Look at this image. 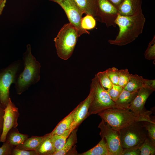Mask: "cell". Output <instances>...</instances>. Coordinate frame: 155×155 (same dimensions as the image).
<instances>
[{"instance_id": "obj_5", "label": "cell", "mask_w": 155, "mask_h": 155, "mask_svg": "<svg viewBox=\"0 0 155 155\" xmlns=\"http://www.w3.org/2000/svg\"><path fill=\"white\" fill-rule=\"evenodd\" d=\"M22 63V61L18 60L0 69V103L4 108L10 98L9 89L11 85L14 83L21 72Z\"/></svg>"}, {"instance_id": "obj_7", "label": "cell", "mask_w": 155, "mask_h": 155, "mask_svg": "<svg viewBox=\"0 0 155 155\" xmlns=\"http://www.w3.org/2000/svg\"><path fill=\"white\" fill-rule=\"evenodd\" d=\"M123 149L140 146L148 137L143 121L135 122L119 131Z\"/></svg>"}, {"instance_id": "obj_18", "label": "cell", "mask_w": 155, "mask_h": 155, "mask_svg": "<svg viewBox=\"0 0 155 155\" xmlns=\"http://www.w3.org/2000/svg\"><path fill=\"white\" fill-rule=\"evenodd\" d=\"M146 80L141 76L131 74L129 80L123 89L132 92L137 91L145 86Z\"/></svg>"}, {"instance_id": "obj_15", "label": "cell", "mask_w": 155, "mask_h": 155, "mask_svg": "<svg viewBox=\"0 0 155 155\" xmlns=\"http://www.w3.org/2000/svg\"><path fill=\"white\" fill-rule=\"evenodd\" d=\"M137 94V91L130 92L123 89L117 100L115 102V107L128 109Z\"/></svg>"}, {"instance_id": "obj_17", "label": "cell", "mask_w": 155, "mask_h": 155, "mask_svg": "<svg viewBox=\"0 0 155 155\" xmlns=\"http://www.w3.org/2000/svg\"><path fill=\"white\" fill-rule=\"evenodd\" d=\"M48 134L42 136H32L27 138L23 144L16 148L26 150L36 151L42 142L48 137Z\"/></svg>"}, {"instance_id": "obj_1", "label": "cell", "mask_w": 155, "mask_h": 155, "mask_svg": "<svg viewBox=\"0 0 155 155\" xmlns=\"http://www.w3.org/2000/svg\"><path fill=\"white\" fill-rule=\"evenodd\" d=\"M145 21L142 9L131 16L118 14L115 21L119 28L118 33L114 39L109 40L108 42L119 46L130 43L142 33Z\"/></svg>"}, {"instance_id": "obj_3", "label": "cell", "mask_w": 155, "mask_h": 155, "mask_svg": "<svg viewBox=\"0 0 155 155\" xmlns=\"http://www.w3.org/2000/svg\"><path fill=\"white\" fill-rule=\"evenodd\" d=\"M98 115L112 129L118 131L135 122H154L151 118L138 115L128 109L112 108L103 111Z\"/></svg>"}, {"instance_id": "obj_33", "label": "cell", "mask_w": 155, "mask_h": 155, "mask_svg": "<svg viewBox=\"0 0 155 155\" xmlns=\"http://www.w3.org/2000/svg\"><path fill=\"white\" fill-rule=\"evenodd\" d=\"M140 147L137 146L123 149L121 155H140Z\"/></svg>"}, {"instance_id": "obj_11", "label": "cell", "mask_w": 155, "mask_h": 155, "mask_svg": "<svg viewBox=\"0 0 155 155\" xmlns=\"http://www.w3.org/2000/svg\"><path fill=\"white\" fill-rule=\"evenodd\" d=\"M155 90L146 86L140 88L137 94L131 102L128 109L136 114L151 118V111H147L145 108L146 102L150 94Z\"/></svg>"}, {"instance_id": "obj_39", "label": "cell", "mask_w": 155, "mask_h": 155, "mask_svg": "<svg viewBox=\"0 0 155 155\" xmlns=\"http://www.w3.org/2000/svg\"><path fill=\"white\" fill-rule=\"evenodd\" d=\"M117 8L119 5L122 0H108Z\"/></svg>"}, {"instance_id": "obj_16", "label": "cell", "mask_w": 155, "mask_h": 155, "mask_svg": "<svg viewBox=\"0 0 155 155\" xmlns=\"http://www.w3.org/2000/svg\"><path fill=\"white\" fill-rule=\"evenodd\" d=\"M84 13L95 17L98 0H73Z\"/></svg>"}, {"instance_id": "obj_12", "label": "cell", "mask_w": 155, "mask_h": 155, "mask_svg": "<svg viewBox=\"0 0 155 155\" xmlns=\"http://www.w3.org/2000/svg\"><path fill=\"white\" fill-rule=\"evenodd\" d=\"M4 111L3 130L0 137V141L2 142H5L9 131L17 126L18 116V109L11 102L10 98Z\"/></svg>"}, {"instance_id": "obj_10", "label": "cell", "mask_w": 155, "mask_h": 155, "mask_svg": "<svg viewBox=\"0 0 155 155\" xmlns=\"http://www.w3.org/2000/svg\"><path fill=\"white\" fill-rule=\"evenodd\" d=\"M59 5L65 11L69 23L78 30L79 37L84 34H89L82 28L81 21L84 13L73 0H63Z\"/></svg>"}, {"instance_id": "obj_32", "label": "cell", "mask_w": 155, "mask_h": 155, "mask_svg": "<svg viewBox=\"0 0 155 155\" xmlns=\"http://www.w3.org/2000/svg\"><path fill=\"white\" fill-rule=\"evenodd\" d=\"M123 89L119 85L113 84L111 88L108 92L111 99L115 102L118 98Z\"/></svg>"}, {"instance_id": "obj_6", "label": "cell", "mask_w": 155, "mask_h": 155, "mask_svg": "<svg viewBox=\"0 0 155 155\" xmlns=\"http://www.w3.org/2000/svg\"><path fill=\"white\" fill-rule=\"evenodd\" d=\"M90 88L92 90L93 94L88 110V116L115 108V102L110 98L108 92L102 87L96 75L92 80Z\"/></svg>"}, {"instance_id": "obj_37", "label": "cell", "mask_w": 155, "mask_h": 155, "mask_svg": "<svg viewBox=\"0 0 155 155\" xmlns=\"http://www.w3.org/2000/svg\"><path fill=\"white\" fill-rule=\"evenodd\" d=\"M145 86H148L155 90V80H149L146 79Z\"/></svg>"}, {"instance_id": "obj_27", "label": "cell", "mask_w": 155, "mask_h": 155, "mask_svg": "<svg viewBox=\"0 0 155 155\" xmlns=\"http://www.w3.org/2000/svg\"><path fill=\"white\" fill-rule=\"evenodd\" d=\"M96 25V21L92 16L86 15L82 19L81 26L82 28L84 30L93 29L95 27Z\"/></svg>"}, {"instance_id": "obj_24", "label": "cell", "mask_w": 155, "mask_h": 155, "mask_svg": "<svg viewBox=\"0 0 155 155\" xmlns=\"http://www.w3.org/2000/svg\"><path fill=\"white\" fill-rule=\"evenodd\" d=\"M140 155H154L155 144L147 137L140 147Z\"/></svg>"}, {"instance_id": "obj_34", "label": "cell", "mask_w": 155, "mask_h": 155, "mask_svg": "<svg viewBox=\"0 0 155 155\" xmlns=\"http://www.w3.org/2000/svg\"><path fill=\"white\" fill-rule=\"evenodd\" d=\"M14 155H37L38 153L35 150H26L16 148L12 152Z\"/></svg>"}, {"instance_id": "obj_26", "label": "cell", "mask_w": 155, "mask_h": 155, "mask_svg": "<svg viewBox=\"0 0 155 155\" xmlns=\"http://www.w3.org/2000/svg\"><path fill=\"white\" fill-rule=\"evenodd\" d=\"M96 75L103 89L108 91L112 88L113 84L109 79L106 70L99 72Z\"/></svg>"}, {"instance_id": "obj_22", "label": "cell", "mask_w": 155, "mask_h": 155, "mask_svg": "<svg viewBox=\"0 0 155 155\" xmlns=\"http://www.w3.org/2000/svg\"><path fill=\"white\" fill-rule=\"evenodd\" d=\"M36 151L38 155H53L55 152V150L50 139V135L48 134V137L42 142Z\"/></svg>"}, {"instance_id": "obj_30", "label": "cell", "mask_w": 155, "mask_h": 155, "mask_svg": "<svg viewBox=\"0 0 155 155\" xmlns=\"http://www.w3.org/2000/svg\"><path fill=\"white\" fill-rule=\"evenodd\" d=\"M145 58L148 60L155 59V36L149 43L148 47L144 54Z\"/></svg>"}, {"instance_id": "obj_4", "label": "cell", "mask_w": 155, "mask_h": 155, "mask_svg": "<svg viewBox=\"0 0 155 155\" xmlns=\"http://www.w3.org/2000/svg\"><path fill=\"white\" fill-rule=\"evenodd\" d=\"M79 37L78 30L71 24L63 26L54 40L59 57L67 60L71 57Z\"/></svg>"}, {"instance_id": "obj_2", "label": "cell", "mask_w": 155, "mask_h": 155, "mask_svg": "<svg viewBox=\"0 0 155 155\" xmlns=\"http://www.w3.org/2000/svg\"><path fill=\"white\" fill-rule=\"evenodd\" d=\"M22 61L24 68L18 74L14 84L18 94L38 82L40 79L41 64L32 54L31 45L29 44L26 46Z\"/></svg>"}, {"instance_id": "obj_28", "label": "cell", "mask_w": 155, "mask_h": 155, "mask_svg": "<svg viewBox=\"0 0 155 155\" xmlns=\"http://www.w3.org/2000/svg\"><path fill=\"white\" fill-rule=\"evenodd\" d=\"M130 74L127 69L119 70L118 85L124 88L129 80Z\"/></svg>"}, {"instance_id": "obj_19", "label": "cell", "mask_w": 155, "mask_h": 155, "mask_svg": "<svg viewBox=\"0 0 155 155\" xmlns=\"http://www.w3.org/2000/svg\"><path fill=\"white\" fill-rule=\"evenodd\" d=\"M75 108L58 124L53 131L50 133L51 135H60L69 129L73 121Z\"/></svg>"}, {"instance_id": "obj_25", "label": "cell", "mask_w": 155, "mask_h": 155, "mask_svg": "<svg viewBox=\"0 0 155 155\" xmlns=\"http://www.w3.org/2000/svg\"><path fill=\"white\" fill-rule=\"evenodd\" d=\"M28 137L27 135L14 132L10 134L8 139L5 141L11 146L13 145L17 146L23 144L28 138Z\"/></svg>"}, {"instance_id": "obj_29", "label": "cell", "mask_w": 155, "mask_h": 155, "mask_svg": "<svg viewBox=\"0 0 155 155\" xmlns=\"http://www.w3.org/2000/svg\"><path fill=\"white\" fill-rule=\"evenodd\" d=\"M145 127L147 131L148 137L155 144V123L146 121H143Z\"/></svg>"}, {"instance_id": "obj_40", "label": "cell", "mask_w": 155, "mask_h": 155, "mask_svg": "<svg viewBox=\"0 0 155 155\" xmlns=\"http://www.w3.org/2000/svg\"><path fill=\"white\" fill-rule=\"evenodd\" d=\"M49 0L55 2L59 4L63 0Z\"/></svg>"}, {"instance_id": "obj_35", "label": "cell", "mask_w": 155, "mask_h": 155, "mask_svg": "<svg viewBox=\"0 0 155 155\" xmlns=\"http://www.w3.org/2000/svg\"><path fill=\"white\" fill-rule=\"evenodd\" d=\"M0 147V155H7L12 154L11 146L5 141Z\"/></svg>"}, {"instance_id": "obj_8", "label": "cell", "mask_w": 155, "mask_h": 155, "mask_svg": "<svg viewBox=\"0 0 155 155\" xmlns=\"http://www.w3.org/2000/svg\"><path fill=\"white\" fill-rule=\"evenodd\" d=\"M98 127L100 130V135L104 139L110 155H121L123 148L119 131L112 129L102 119Z\"/></svg>"}, {"instance_id": "obj_13", "label": "cell", "mask_w": 155, "mask_h": 155, "mask_svg": "<svg viewBox=\"0 0 155 155\" xmlns=\"http://www.w3.org/2000/svg\"><path fill=\"white\" fill-rule=\"evenodd\" d=\"M93 94L92 89L90 88L89 94L87 97L75 108L73 121L69 129L73 131L88 116V111Z\"/></svg>"}, {"instance_id": "obj_31", "label": "cell", "mask_w": 155, "mask_h": 155, "mask_svg": "<svg viewBox=\"0 0 155 155\" xmlns=\"http://www.w3.org/2000/svg\"><path fill=\"white\" fill-rule=\"evenodd\" d=\"M110 80L113 84L118 85L119 70L115 67L106 70Z\"/></svg>"}, {"instance_id": "obj_36", "label": "cell", "mask_w": 155, "mask_h": 155, "mask_svg": "<svg viewBox=\"0 0 155 155\" xmlns=\"http://www.w3.org/2000/svg\"><path fill=\"white\" fill-rule=\"evenodd\" d=\"M4 108L0 103V137L3 128V116L4 113Z\"/></svg>"}, {"instance_id": "obj_38", "label": "cell", "mask_w": 155, "mask_h": 155, "mask_svg": "<svg viewBox=\"0 0 155 155\" xmlns=\"http://www.w3.org/2000/svg\"><path fill=\"white\" fill-rule=\"evenodd\" d=\"M6 2V0H0V16L1 15L5 6Z\"/></svg>"}, {"instance_id": "obj_9", "label": "cell", "mask_w": 155, "mask_h": 155, "mask_svg": "<svg viewBox=\"0 0 155 155\" xmlns=\"http://www.w3.org/2000/svg\"><path fill=\"white\" fill-rule=\"evenodd\" d=\"M119 13L117 8L108 0H98L95 17L108 28L116 27L115 21Z\"/></svg>"}, {"instance_id": "obj_21", "label": "cell", "mask_w": 155, "mask_h": 155, "mask_svg": "<svg viewBox=\"0 0 155 155\" xmlns=\"http://www.w3.org/2000/svg\"><path fill=\"white\" fill-rule=\"evenodd\" d=\"M82 155H110L104 139L102 137L96 146L82 154Z\"/></svg>"}, {"instance_id": "obj_23", "label": "cell", "mask_w": 155, "mask_h": 155, "mask_svg": "<svg viewBox=\"0 0 155 155\" xmlns=\"http://www.w3.org/2000/svg\"><path fill=\"white\" fill-rule=\"evenodd\" d=\"M76 131L75 129L72 131L63 147L59 150L54 152L53 155H65L71 149L76 141Z\"/></svg>"}, {"instance_id": "obj_20", "label": "cell", "mask_w": 155, "mask_h": 155, "mask_svg": "<svg viewBox=\"0 0 155 155\" xmlns=\"http://www.w3.org/2000/svg\"><path fill=\"white\" fill-rule=\"evenodd\" d=\"M72 131L71 129H69L60 135H51L49 133L50 139L55 150V152L59 150L63 147Z\"/></svg>"}, {"instance_id": "obj_14", "label": "cell", "mask_w": 155, "mask_h": 155, "mask_svg": "<svg viewBox=\"0 0 155 155\" xmlns=\"http://www.w3.org/2000/svg\"><path fill=\"white\" fill-rule=\"evenodd\" d=\"M142 0H122L117 7L119 14L125 16L134 14L142 9Z\"/></svg>"}]
</instances>
